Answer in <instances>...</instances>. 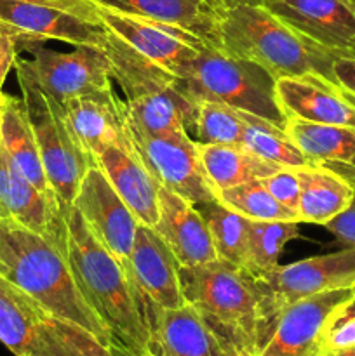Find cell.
<instances>
[{
    "mask_svg": "<svg viewBox=\"0 0 355 356\" xmlns=\"http://www.w3.org/2000/svg\"><path fill=\"white\" fill-rule=\"evenodd\" d=\"M299 177V222L326 226L350 205L355 188L329 167L310 163L296 167Z\"/></svg>",
    "mask_w": 355,
    "mask_h": 356,
    "instance_id": "obj_25",
    "label": "cell"
},
{
    "mask_svg": "<svg viewBox=\"0 0 355 356\" xmlns=\"http://www.w3.org/2000/svg\"><path fill=\"white\" fill-rule=\"evenodd\" d=\"M7 94H3V90L0 89V124H2V115H3V106H6Z\"/></svg>",
    "mask_w": 355,
    "mask_h": 356,
    "instance_id": "obj_43",
    "label": "cell"
},
{
    "mask_svg": "<svg viewBox=\"0 0 355 356\" xmlns=\"http://www.w3.org/2000/svg\"><path fill=\"white\" fill-rule=\"evenodd\" d=\"M268 193L285 207L296 211L299 200V177L292 167H282L277 172L261 179Z\"/></svg>",
    "mask_w": 355,
    "mask_h": 356,
    "instance_id": "obj_35",
    "label": "cell"
},
{
    "mask_svg": "<svg viewBox=\"0 0 355 356\" xmlns=\"http://www.w3.org/2000/svg\"><path fill=\"white\" fill-rule=\"evenodd\" d=\"M96 165L131 209L141 225L155 226L159 219V188L134 148L108 146L96 156Z\"/></svg>",
    "mask_w": 355,
    "mask_h": 356,
    "instance_id": "obj_22",
    "label": "cell"
},
{
    "mask_svg": "<svg viewBox=\"0 0 355 356\" xmlns=\"http://www.w3.org/2000/svg\"><path fill=\"white\" fill-rule=\"evenodd\" d=\"M261 6L336 54H354L355 10L348 0H265Z\"/></svg>",
    "mask_w": 355,
    "mask_h": 356,
    "instance_id": "obj_17",
    "label": "cell"
},
{
    "mask_svg": "<svg viewBox=\"0 0 355 356\" xmlns=\"http://www.w3.org/2000/svg\"><path fill=\"white\" fill-rule=\"evenodd\" d=\"M14 68L45 176L59 205L68 207L79 191L84 174L96 163L73 136L61 104L44 92L19 65H14Z\"/></svg>",
    "mask_w": 355,
    "mask_h": 356,
    "instance_id": "obj_8",
    "label": "cell"
},
{
    "mask_svg": "<svg viewBox=\"0 0 355 356\" xmlns=\"http://www.w3.org/2000/svg\"><path fill=\"white\" fill-rule=\"evenodd\" d=\"M0 145L33 186H37L47 197L56 198L45 176L44 165H42L38 143L30 118H28L23 97L7 96L2 124H0Z\"/></svg>",
    "mask_w": 355,
    "mask_h": 356,
    "instance_id": "obj_26",
    "label": "cell"
},
{
    "mask_svg": "<svg viewBox=\"0 0 355 356\" xmlns=\"http://www.w3.org/2000/svg\"><path fill=\"white\" fill-rule=\"evenodd\" d=\"M10 2H26L38 3V6L58 7V9L68 10V13L79 14V16L87 17V19L101 23L100 17H97V3H100V0H10Z\"/></svg>",
    "mask_w": 355,
    "mask_h": 356,
    "instance_id": "obj_37",
    "label": "cell"
},
{
    "mask_svg": "<svg viewBox=\"0 0 355 356\" xmlns=\"http://www.w3.org/2000/svg\"><path fill=\"white\" fill-rule=\"evenodd\" d=\"M0 343L16 356H118L2 277Z\"/></svg>",
    "mask_w": 355,
    "mask_h": 356,
    "instance_id": "obj_6",
    "label": "cell"
},
{
    "mask_svg": "<svg viewBox=\"0 0 355 356\" xmlns=\"http://www.w3.org/2000/svg\"><path fill=\"white\" fill-rule=\"evenodd\" d=\"M239 146L246 148L247 152L254 153L260 159L277 163L281 167H303L310 165V160L299 152L294 143L289 139L284 129L277 127L270 120L247 115V124L242 132Z\"/></svg>",
    "mask_w": 355,
    "mask_h": 356,
    "instance_id": "obj_30",
    "label": "cell"
},
{
    "mask_svg": "<svg viewBox=\"0 0 355 356\" xmlns=\"http://www.w3.org/2000/svg\"><path fill=\"white\" fill-rule=\"evenodd\" d=\"M150 339L145 356H233L184 305L162 309L153 305L148 318Z\"/></svg>",
    "mask_w": 355,
    "mask_h": 356,
    "instance_id": "obj_21",
    "label": "cell"
},
{
    "mask_svg": "<svg viewBox=\"0 0 355 356\" xmlns=\"http://www.w3.org/2000/svg\"><path fill=\"white\" fill-rule=\"evenodd\" d=\"M17 59V44L6 30L0 28V89Z\"/></svg>",
    "mask_w": 355,
    "mask_h": 356,
    "instance_id": "obj_39",
    "label": "cell"
},
{
    "mask_svg": "<svg viewBox=\"0 0 355 356\" xmlns=\"http://www.w3.org/2000/svg\"><path fill=\"white\" fill-rule=\"evenodd\" d=\"M72 205L80 212L94 238L131 270L129 259L139 221L118 197L100 167H90L84 174Z\"/></svg>",
    "mask_w": 355,
    "mask_h": 356,
    "instance_id": "obj_12",
    "label": "cell"
},
{
    "mask_svg": "<svg viewBox=\"0 0 355 356\" xmlns=\"http://www.w3.org/2000/svg\"><path fill=\"white\" fill-rule=\"evenodd\" d=\"M265 0H230V6L232 3H251V6H261Z\"/></svg>",
    "mask_w": 355,
    "mask_h": 356,
    "instance_id": "obj_41",
    "label": "cell"
},
{
    "mask_svg": "<svg viewBox=\"0 0 355 356\" xmlns=\"http://www.w3.org/2000/svg\"><path fill=\"white\" fill-rule=\"evenodd\" d=\"M101 49L110 59L111 80L124 94L132 127L150 134L188 131L197 103L181 90L178 76L132 51L108 30Z\"/></svg>",
    "mask_w": 355,
    "mask_h": 356,
    "instance_id": "obj_5",
    "label": "cell"
},
{
    "mask_svg": "<svg viewBox=\"0 0 355 356\" xmlns=\"http://www.w3.org/2000/svg\"><path fill=\"white\" fill-rule=\"evenodd\" d=\"M284 131L312 163L326 167L355 163V129L289 118Z\"/></svg>",
    "mask_w": 355,
    "mask_h": 356,
    "instance_id": "obj_27",
    "label": "cell"
},
{
    "mask_svg": "<svg viewBox=\"0 0 355 356\" xmlns=\"http://www.w3.org/2000/svg\"><path fill=\"white\" fill-rule=\"evenodd\" d=\"M0 212L42 236H52L63 218L56 198L42 193L23 176L0 145Z\"/></svg>",
    "mask_w": 355,
    "mask_h": 356,
    "instance_id": "obj_23",
    "label": "cell"
},
{
    "mask_svg": "<svg viewBox=\"0 0 355 356\" xmlns=\"http://www.w3.org/2000/svg\"><path fill=\"white\" fill-rule=\"evenodd\" d=\"M327 356H355V348H348V350L336 351V353H331Z\"/></svg>",
    "mask_w": 355,
    "mask_h": 356,
    "instance_id": "obj_42",
    "label": "cell"
},
{
    "mask_svg": "<svg viewBox=\"0 0 355 356\" xmlns=\"http://www.w3.org/2000/svg\"><path fill=\"white\" fill-rule=\"evenodd\" d=\"M202 167L214 195L218 191L265 179L282 169L237 145H197Z\"/></svg>",
    "mask_w": 355,
    "mask_h": 356,
    "instance_id": "obj_28",
    "label": "cell"
},
{
    "mask_svg": "<svg viewBox=\"0 0 355 356\" xmlns=\"http://www.w3.org/2000/svg\"><path fill=\"white\" fill-rule=\"evenodd\" d=\"M0 28L16 40L17 47L47 40L66 42L73 47H101L106 40V28L96 21L58 7L10 0H0Z\"/></svg>",
    "mask_w": 355,
    "mask_h": 356,
    "instance_id": "obj_13",
    "label": "cell"
},
{
    "mask_svg": "<svg viewBox=\"0 0 355 356\" xmlns=\"http://www.w3.org/2000/svg\"><path fill=\"white\" fill-rule=\"evenodd\" d=\"M61 106L73 136L94 163L108 146L134 148L127 106L111 86L73 97Z\"/></svg>",
    "mask_w": 355,
    "mask_h": 356,
    "instance_id": "obj_16",
    "label": "cell"
},
{
    "mask_svg": "<svg viewBox=\"0 0 355 356\" xmlns=\"http://www.w3.org/2000/svg\"><path fill=\"white\" fill-rule=\"evenodd\" d=\"M271 294L277 318L294 302L336 289L355 285V249L310 257L287 266H277L263 277Z\"/></svg>",
    "mask_w": 355,
    "mask_h": 356,
    "instance_id": "obj_14",
    "label": "cell"
},
{
    "mask_svg": "<svg viewBox=\"0 0 355 356\" xmlns=\"http://www.w3.org/2000/svg\"><path fill=\"white\" fill-rule=\"evenodd\" d=\"M0 277L115 351L106 325L84 298L66 259L65 216L52 236H42L0 212Z\"/></svg>",
    "mask_w": 355,
    "mask_h": 356,
    "instance_id": "obj_3",
    "label": "cell"
},
{
    "mask_svg": "<svg viewBox=\"0 0 355 356\" xmlns=\"http://www.w3.org/2000/svg\"><path fill=\"white\" fill-rule=\"evenodd\" d=\"M181 266H198L218 259L207 222L197 205L159 188V219L153 226Z\"/></svg>",
    "mask_w": 355,
    "mask_h": 356,
    "instance_id": "obj_20",
    "label": "cell"
},
{
    "mask_svg": "<svg viewBox=\"0 0 355 356\" xmlns=\"http://www.w3.org/2000/svg\"><path fill=\"white\" fill-rule=\"evenodd\" d=\"M340 90H341V94L345 96V99H347L348 103L352 104V106H355V96H354V94L347 92V90H343V89H340ZM329 169L334 170L336 174H340L341 177H345V179H347L348 183H350L352 186L355 188V163H354V165H334V167H329Z\"/></svg>",
    "mask_w": 355,
    "mask_h": 356,
    "instance_id": "obj_40",
    "label": "cell"
},
{
    "mask_svg": "<svg viewBox=\"0 0 355 356\" xmlns=\"http://www.w3.org/2000/svg\"><path fill=\"white\" fill-rule=\"evenodd\" d=\"M129 261L139 289L152 305L162 309H178L187 305L181 291L180 261L152 226L138 225Z\"/></svg>",
    "mask_w": 355,
    "mask_h": 356,
    "instance_id": "obj_18",
    "label": "cell"
},
{
    "mask_svg": "<svg viewBox=\"0 0 355 356\" xmlns=\"http://www.w3.org/2000/svg\"><path fill=\"white\" fill-rule=\"evenodd\" d=\"M275 82L256 63L209 47L198 54L187 75L178 79L181 90L194 103H221L285 129L287 118L278 106Z\"/></svg>",
    "mask_w": 355,
    "mask_h": 356,
    "instance_id": "obj_7",
    "label": "cell"
},
{
    "mask_svg": "<svg viewBox=\"0 0 355 356\" xmlns=\"http://www.w3.org/2000/svg\"><path fill=\"white\" fill-rule=\"evenodd\" d=\"M334 83L355 96V56L340 54L333 61Z\"/></svg>",
    "mask_w": 355,
    "mask_h": 356,
    "instance_id": "obj_38",
    "label": "cell"
},
{
    "mask_svg": "<svg viewBox=\"0 0 355 356\" xmlns=\"http://www.w3.org/2000/svg\"><path fill=\"white\" fill-rule=\"evenodd\" d=\"M207 222L218 259L246 268L249 219L223 205L218 198L197 205Z\"/></svg>",
    "mask_w": 355,
    "mask_h": 356,
    "instance_id": "obj_29",
    "label": "cell"
},
{
    "mask_svg": "<svg viewBox=\"0 0 355 356\" xmlns=\"http://www.w3.org/2000/svg\"><path fill=\"white\" fill-rule=\"evenodd\" d=\"M118 9L141 14L150 19L183 28L211 49H218V28L226 0H103Z\"/></svg>",
    "mask_w": 355,
    "mask_h": 356,
    "instance_id": "obj_24",
    "label": "cell"
},
{
    "mask_svg": "<svg viewBox=\"0 0 355 356\" xmlns=\"http://www.w3.org/2000/svg\"><path fill=\"white\" fill-rule=\"evenodd\" d=\"M355 348V298L334 312L324 332V356Z\"/></svg>",
    "mask_w": 355,
    "mask_h": 356,
    "instance_id": "obj_34",
    "label": "cell"
},
{
    "mask_svg": "<svg viewBox=\"0 0 355 356\" xmlns=\"http://www.w3.org/2000/svg\"><path fill=\"white\" fill-rule=\"evenodd\" d=\"M216 198L232 211L239 212L251 221H296L298 212L275 200L261 179L249 181L239 186L228 188L216 193Z\"/></svg>",
    "mask_w": 355,
    "mask_h": 356,
    "instance_id": "obj_33",
    "label": "cell"
},
{
    "mask_svg": "<svg viewBox=\"0 0 355 356\" xmlns=\"http://www.w3.org/2000/svg\"><path fill=\"white\" fill-rule=\"evenodd\" d=\"M326 228L336 236L341 245H345V249H355V191L350 205L341 214L331 219Z\"/></svg>",
    "mask_w": 355,
    "mask_h": 356,
    "instance_id": "obj_36",
    "label": "cell"
},
{
    "mask_svg": "<svg viewBox=\"0 0 355 356\" xmlns=\"http://www.w3.org/2000/svg\"><path fill=\"white\" fill-rule=\"evenodd\" d=\"M184 301L233 356H258L277 327L271 294L261 278L223 259L181 266Z\"/></svg>",
    "mask_w": 355,
    "mask_h": 356,
    "instance_id": "obj_1",
    "label": "cell"
},
{
    "mask_svg": "<svg viewBox=\"0 0 355 356\" xmlns=\"http://www.w3.org/2000/svg\"><path fill=\"white\" fill-rule=\"evenodd\" d=\"M97 17L111 35L120 38L132 51L178 79H183L198 54L209 47L183 28L118 9L103 0L97 3Z\"/></svg>",
    "mask_w": 355,
    "mask_h": 356,
    "instance_id": "obj_10",
    "label": "cell"
},
{
    "mask_svg": "<svg viewBox=\"0 0 355 356\" xmlns=\"http://www.w3.org/2000/svg\"><path fill=\"white\" fill-rule=\"evenodd\" d=\"M247 111L226 106L221 103L202 101L197 103V111L188 136L197 145H237L247 124Z\"/></svg>",
    "mask_w": 355,
    "mask_h": 356,
    "instance_id": "obj_32",
    "label": "cell"
},
{
    "mask_svg": "<svg viewBox=\"0 0 355 356\" xmlns=\"http://www.w3.org/2000/svg\"><path fill=\"white\" fill-rule=\"evenodd\" d=\"M131 134L134 149L160 186L194 205L214 200L198 146L187 131L150 134L131 125Z\"/></svg>",
    "mask_w": 355,
    "mask_h": 356,
    "instance_id": "obj_11",
    "label": "cell"
},
{
    "mask_svg": "<svg viewBox=\"0 0 355 356\" xmlns=\"http://www.w3.org/2000/svg\"><path fill=\"white\" fill-rule=\"evenodd\" d=\"M65 252L77 284L110 332L118 356H145L152 302L134 275L90 233L73 205L63 207Z\"/></svg>",
    "mask_w": 355,
    "mask_h": 356,
    "instance_id": "obj_2",
    "label": "cell"
},
{
    "mask_svg": "<svg viewBox=\"0 0 355 356\" xmlns=\"http://www.w3.org/2000/svg\"><path fill=\"white\" fill-rule=\"evenodd\" d=\"M355 298L354 287L301 299L282 313L258 356H324V332L340 306Z\"/></svg>",
    "mask_w": 355,
    "mask_h": 356,
    "instance_id": "obj_15",
    "label": "cell"
},
{
    "mask_svg": "<svg viewBox=\"0 0 355 356\" xmlns=\"http://www.w3.org/2000/svg\"><path fill=\"white\" fill-rule=\"evenodd\" d=\"M299 233L296 221H251L247 236L246 270L254 277H263L278 266V257L285 243Z\"/></svg>",
    "mask_w": 355,
    "mask_h": 356,
    "instance_id": "obj_31",
    "label": "cell"
},
{
    "mask_svg": "<svg viewBox=\"0 0 355 356\" xmlns=\"http://www.w3.org/2000/svg\"><path fill=\"white\" fill-rule=\"evenodd\" d=\"M348 2H350V6L354 7V10H355V0H348ZM354 54H355V45H354Z\"/></svg>",
    "mask_w": 355,
    "mask_h": 356,
    "instance_id": "obj_44",
    "label": "cell"
},
{
    "mask_svg": "<svg viewBox=\"0 0 355 356\" xmlns=\"http://www.w3.org/2000/svg\"><path fill=\"white\" fill-rule=\"evenodd\" d=\"M226 2H228V3H230V0H226Z\"/></svg>",
    "mask_w": 355,
    "mask_h": 356,
    "instance_id": "obj_45",
    "label": "cell"
},
{
    "mask_svg": "<svg viewBox=\"0 0 355 356\" xmlns=\"http://www.w3.org/2000/svg\"><path fill=\"white\" fill-rule=\"evenodd\" d=\"M275 96L287 120L298 118L355 129V106L345 99L340 87L326 76L317 73L282 76L275 82Z\"/></svg>",
    "mask_w": 355,
    "mask_h": 356,
    "instance_id": "obj_19",
    "label": "cell"
},
{
    "mask_svg": "<svg viewBox=\"0 0 355 356\" xmlns=\"http://www.w3.org/2000/svg\"><path fill=\"white\" fill-rule=\"evenodd\" d=\"M218 49L249 59L275 80L317 73L334 82V51L292 30L263 6L232 3L218 28Z\"/></svg>",
    "mask_w": 355,
    "mask_h": 356,
    "instance_id": "obj_4",
    "label": "cell"
},
{
    "mask_svg": "<svg viewBox=\"0 0 355 356\" xmlns=\"http://www.w3.org/2000/svg\"><path fill=\"white\" fill-rule=\"evenodd\" d=\"M19 47L30 52V59L17 58L16 65L58 104L111 86L110 59L101 47L80 45L72 52L56 51L42 44Z\"/></svg>",
    "mask_w": 355,
    "mask_h": 356,
    "instance_id": "obj_9",
    "label": "cell"
}]
</instances>
